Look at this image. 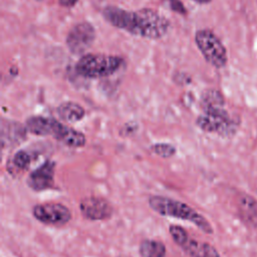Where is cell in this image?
<instances>
[{
    "label": "cell",
    "mask_w": 257,
    "mask_h": 257,
    "mask_svg": "<svg viewBox=\"0 0 257 257\" xmlns=\"http://www.w3.org/2000/svg\"><path fill=\"white\" fill-rule=\"evenodd\" d=\"M102 15L114 27L151 39L163 37L170 28L169 20L150 8L127 11L116 6H106L102 10Z\"/></svg>",
    "instance_id": "6da1fadb"
},
{
    "label": "cell",
    "mask_w": 257,
    "mask_h": 257,
    "mask_svg": "<svg viewBox=\"0 0 257 257\" xmlns=\"http://www.w3.org/2000/svg\"><path fill=\"white\" fill-rule=\"evenodd\" d=\"M148 202L150 208L162 216L189 221L204 233H213V228L208 220L186 203L164 196H151Z\"/></svg>",
    "instance_id": "7a4b0ae2"
},
{
    "label": "cell",
    "mask_w": 257,
    "mask_h": 257,
    "mask_svg": "<svg viewBox=\"0 0 257 257\" xmlns=\"http://www.w3.org/2000/svg\"><path fill=\"white\" fill-rule=\"evenodd\" d=\"M123 64L117 55L88 53L79 58L75 65L76 72L87 78H99L115 73Z\"/></svg>",
    "instance_id": "3957f363"
},
{
    "label": "cell",
    "mask_w": 257,
    "mask_h": 257,
    "mask_svg": "<svg viewBox=\"0 0 257 257\" xmlns=\"http://www.w3.org/2000/svg\"><path fill=\"white\" fill-rule=\"evenodd\" d=\"M195 42L204 58L217 68L224 67L227 63V51L217 35L209 29L198 30L195 34Z\"/></svg>",
    "instance_id": "277c9868"
},
{
    "label": "cell",
    "mask_w": 257,
    "mask_h": 257,
    "mask_svg": "<svg viewBox=\"0 0 257 257\" xmlns=\"http://www.w3.org/2000/svg\"><path fill=\"white\" fill-rule=\"evenodd\" d=\"M203 109L204 112L196 120L202 131L222 136H229L235 132L236 124L223 106H207Z\"/></svg>",
    "instance_id": "5b68a950"
},
{
    "label": "cell",
    "mask_w": 257,
    "mask_h": 257,
    "mask_svg": "<svg viewBox=\"0 0 257 257\" xmlns=\"http://www.w3.org/2000/svg\"><path fill=\"white\" fill-rule=\"evenodd\" d=\"M169 232L174 242L190 257H220L214 246L190 238L187 231L180 225H171Z\"/></svg>",
    "instance_id": "8992f818"
},
{
    "label": "cell",
    "mask_w": 257,
    "mask_h": 257,
    "mask_svg": "<svg viewBox=\"0 0 257 257\" xmlns=\"http://www.w3.org/2000/svg\"><path fill=\"white\" fill-rule=\"evenodd\" d=\"M32 215L40 223L53 227H62L72 218L70 210L65 205L55 202L36 204L32 208Z\"/></svg>",
    "instance_id": "52a82bcc"
},
{
    "label": "cell",
    "mask_w": 257,
    "mask_h": 257,
    "mask_svg": "<svg viewBox=\"0 0 257 257\" xmlns=\"http://www.w3.org/2000/svg\"><path fill=\"white\" fill-rule=\"evenodd\" d=\"M95 38L94 27L88 22L75 24L66 36V45L73 54H82L93 43Z\"/></svg>",
    "instance_id": "ba28073f"
},
{
    "label": "cell",
    "mask_w": 257,
    "mask_h": 257,
    "mask_svg": "<svg viewBox=\"0 0 257 257\" xmlns=\"http://www.w3.org/2000/svg\"><path fill=\"white\" fill-rule=\"evenodd\" d=\"M25 126L28 132L33 135L47 137L50 136L60 142L67 125L61 123L53 117H46L42 115H33L26 119Z\"/></svg>",
    "instance_id": "9c48e42d"
},
{
    "label": "cell",
    "mask_w": 257,
    "mask_h": 257,
    "mask_svg": "<svg viewBox=\"0 0 257 257\" xmlns=\"http://www.w3.org/2000/svg\"><path fill=\"white\" fill-rule=\"evenodd\" d=\"M81 214L90 221H103L112 216L111 204L102 197H85L79 202Z\"/></svg>",
    "instance_id": "30bf717a"
},
{
    "label": "cell",
    "mask_w": 257,
    "mask_h": 257,
    "mask_svg": "<svg viewBox=\"0 0 257 257\" xmlns=\"http://www.w3.org/2000/svg\"><path fill=\"white\" fill-rule=\"evenodd\" d=\"M55 168L56 163L54 161H45L28 175L26 179L27 186L35 192H42L53 188Z\"/></svg>",
    "instance_id": "8fae6325"
},
{
    "label": "cell",
    "mask_w": 257,
    "mask_h": 257,
    "mask_svg": "<svg viewBox=\"0 0 257 257\" xmlns=\"http://www.w3.org/2000/svg\"><path fill=\"white\" fill-rule=\"evenodd\" d=\"M238 212L241 219L249 226L257 228V200L243 194L238 201Z\"/></svg>",
    "instance_id": "7c38bea8"
},
{
    "label": "cell",
    "mask_w": 257,
    "mask_h": 257,
    "mask_svg": "<svg viewBox=\"0 0 257 257\" xmlns=\"http://www.w3.org/2000/svg\"><path fill=\"white\" fill-rule=\"evenodd\" d=\"M56 112L60 119L70 123L79 121L80 119L83 118L85 114L84 108L77 102H73V101L62 102L56 108Z\"/></svg>",
    "instance_id": "4fadbf2b"
},
{
    "label": "cell",
    "mask_w": 257,
    "mask_h": 257,
    "mask_svg": "<svg viewBox=\"0 0 257 257\" xmlns=\"http://www.w3.org/2000/svg\"><path fill=\"white\" fill-rule=\"evenodd\" d=\"M32 160L33 157L31 153L25 150H19L7 162V171L13 176L19 175L30 167Z\"/></svg>",
    "instance_id": "5bb4252c"
},
{
    "label": "cell",
    "mask_w": 257,
    "mask_h": 257,
    "mask_svg": "<svg viewBox=\"0 0 257 257\" xmlns=\"http://www.w3.org/2000/svg\"><path fill=\"white\" fill-rule=\"evenodd\" d=\"M2 127L7 130H2V145L5 144V142L18 144L25 138V134L27 128L24 127L21 123L11 121V120H5L2 119Z\"/></svg>",
    "instance_id": "9a60e30c"
},
{
    "label": "cell",
    "mask_w": 257,
    "mask_h": 257,
    "mask_svg": "<svg viewBox=\"0 0 257 257\" xmlns=\"http://www.w3.org/2000/svg\"><path fill=\"white\" fill-rule=\"evenodd\" d=\"M142 257H166L167 249L163 242L154 239H145L139 248Z\"/></svg>",
    "instance_id": "2e32d148"
},
{
    "label": "cell",
    "mask_w": 257,
    "mask_h": 257,
    "mask_svg": "<svg viewBox=\"0 0 257 257\" xmlns=\"http://www.w3.org/2000/svg\"><path fill=\"white\" fill-rule=\"evenodd\" d=\"M202 104L203 107L207 106H223L224 104V99L222 94L215 90V89H210L207 90L203 97H202Z\"/></svg>",
    "instance_id": "e0dca14e"
},
{
    "label": "cell",
    "mask_w": 257,
    "mask_h": 257,
    "mask_svg": "<svg viewBox=\"0 0 257 257\" xmlns=\"http://www.w3.org/2000/svg\"><path fill=\"white\" fill-rule=\"evenodd\" d=\"M151 150L156 154L158 155L159 157L161 158H164V159H169L171 157H173L177 150L176 148L171 145V144H168V143H158V144H155L151 147Z\"/></svg>",
    "instance_id": "ac0fdd59"
},
{
    "label": "cell",
    "mask_w": 257,
    "mask_h": 257,
    "mask_svg": "<svg viewBox=\"0 0 257 257\" xmlns=\"http://www.w3.org/2000/svg\"><path fill=\"white\" fill-rule=\"evenodd\" d=\"M168 2V5L170 6V9L179 13V14H185L186 8L184 4L180 0H166Z\"/></svg>",
    "instance_id": "d6986e66"
},
{
    "label": "cell",
    "mask_w": 257,
    "mask_h": 257,
    "mask_svg": "<svg viewBox=\"0 0 257 257\" xmlns=\"http://www.w3.org/2000/svg\"><path fill=\"white\" fill-rule=\"evenodd\" d=\"M193 1H195L197 3H200V4H206V3L211 2V0H193Z\"/></svg>",
    "instance_id": "ffe728a7"
},
{
    "label": "cell",
    "mask_w": 257,
    "mask_h": 257,
    "mask_svg": "<svg viewBox=\"0 0 257 257\" xmlns=\"http://www.w3.org/2000/svg\"><path fill=\"white\" fill-rule=\"evenodd\" d=\"M38 1H40V0H38Z\"/></svg>",
    "instance_id": "44dd1931"
}]
</instances>
